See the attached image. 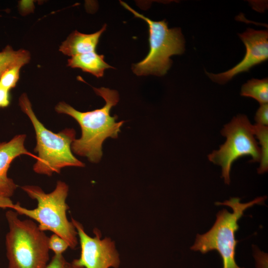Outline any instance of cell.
Masks as SVG:
<instances>
[{
  "instance_id": "6da1fadb",
  "label": "cell",
  "mask_w": 268,
  "mask_h": 268,
  "mask_svg": "<svg viewBox=\"0 0 268 268\" xmlns=\"http://www.w3.org/2000/svg\"><path fill=\"white\" fill-rule=\"evenodd\" d=\"M93 89L105 101L102 108L80 112L62 101L56 105L55 110L59 114H66L73 118L81 128V136L72 143L71 150L77 155L86 157L90 162L97 163L102 156L104 141L108 137L117 138L124 122H117V116L110 115L112 108L119 100L118 92L105 87Z\"/></svg>"
},
{
  "instance_id": "7a4b0ae2",
  "label": "cell",
  "mask_w": 268,
  "mask_h": 268,
  "mask_svg": "<svg viewBox=\"0 0 268 268\" xmlns=\"http://www.w3.org/2000/svg\"><path fill=\"white\" fill-rule=\"evenodd\" d=\"M21 189L31 199L37 201V206L28 209L17 202L14 203L12 209L18 214L25 215L36 221L41 230L50 231L59 235L67 242L69 248L74 249L78 244V236L74 225L67 216L69 208L66 202L68 185L63 181H58L55 189L49 193H46L35 185H24Z\"/></svg>"
},
{
  "instance_id": "3957f363",
  "label": "cell",
  "mask_w": 268,
  "mask_h": 268,
  "mask_svg": "<svg viewBox=\"0 0 268 268\" xmlns=\"http://www.w3.org/2000/svg\"><path fill=\"white\" fill-rule=\"evenodd\" d=\"M19 105L30 120L35 132L34 151L38 153L33 167L35 173L51 176L55 173H60L66 167L84 166L72 152L71 146L76 134L74 129H65L58 133L47 129L37 118L26 93L20 96Z\"/></svg>"
},
{
  "instance_id": "277c9868",
  "label": "cell",
  "mask_w": 268,
  "mask_h": 268,
  "mask_svg": "<svg viewBox=\"0 0 268 268\" xmlns=\"http://www.w3.org/2000/svg\"><path fill=\"white\" fill-rule=\"evenodd\" d=\"M18 215L11 209L5 213L8 268H45L49 261V237L34 221L22 220Z\"/></svg>"
},
{
  "instance_id": "5b68a950",
  "label": "cell",
  "mask_w": 268,
  "mask_h": 268,
  "mask_svg": "<svg viewBox=\"0 0 268 268\" xmlns=\"http://www.w3.org/2000/svg\"><path fill=\"white\" fill-rule=\"evenodd\" d=\"M265 199L266 197H259L243 203L240 202V199L232 198L223 202H216L217 205L230 206L233 212L230 213L225 209L219 211L211 228L205 234L197 235L191 250L199 251L202 254L216 250L221 257L223 268H242L235 261L236 247L238 243L235 239V233L239 228L237 222L247 208L256 204L262 203Z\"/></svg>"
},
{
  "instance_id": "8992f818",
  "label": "cell",
  "mask_w": 268,
  "mask_h": 268,
  "mask_svg": "<svg viewBox=\"0 0 268 268\" xmlns=\"http://www.w3.org/2000/svg\"><path fill=\"white\" fill-rule=\"evenodd\" d=\"M121 4L136 17L144 20L149 28V51L146 57L133 66L137 75L162 76L170 68V57L181 55L185 51V39L179 28H169L165 20L153 21L137 12L124 1Z\"/></svg>"
},
{
  "instance_id": "52a82bcc",
  "label": "cell",
  "mask_w": 268,
  "mask_h": 268,
  "mask_svg": "<svg viewBox=\"0 0 268 268\" xmlns=\"http://www.w3.org/2000/svg\"><path fill=\"white\" fill-rule=\"evenodd\" d=\"M226 141L219 149L208 155L209 160L221 167L222 177L225 184L230 183V173L233 162L246 155L251 162H260L261 151L254 134L253 125L244 114H238L224 125L221 131Z\"/></svg>"
},
{
  "instance_id": "ba28073f",
  "label": "cell",
  "mask_w": 268,
  "mask_h": 268,
  "mask_svg": "<svg viewBox=\"0 0 268 268\" xmlns=\"http://www.w3.org/2000/svg\"><path fill=\"white\" fill-rule=\"evenodd\" d=\"M79 238L80 255L73 261L82 268H118L120 265L119 255L115 242L111 238L101 239V233L94 229V236H89L84 231L83 225L76 220L71 218Z\"/></svg>"
},
{
  "instance_id": "9c48e42d",
  "label": "cell",
  "mask_w": 268,
  "mask_h": 268,
  "mask_svg": "<svg viewBox=\"0 0 268 268\" xmlns=\"http://www.w3.org/2000/svg\"><path fill=\"white\" fill-rule=\"evenodd\" d=\"M239 36L246 47V54L243 59L230 69L213 74L206 72L214 82L224 84L237 74L248 71L253 67L260 64L268 58V32L266 30L247 29Z\"/></svg>"
},
{
  "instance_id": "30bf717a",
  "label": "cell",
  "mask_w": 268,
  "mask_h": 268,
  "mask_svg": "<svg viewBox=\"0 0 268 268\" xmlns=\"http://www.w3.org/2000/svg\"><path fill=\"white\" fill-rule=\"evenodd\" d=\"M26 135H16L9 141L0 142V195L10 198L17 186L7 176V171L13 160L21 155H27L35 159L37 156L29 152L24 146Z\"/></svg>"
},
{
  "instance_id": "8fae6325",
  "label": "cell",
  "mask_w": 268,
  "mask_h": 268,
  "mask_svg": "<svg viewBox=\"0 0 268 268\" xmlns=\"http://www.w3.org/2000/svg\"><path fill=\"white\" fill-rule=\"evenodd\" d=\"M106 25L92 34L81 33L77 30L71 33L60 46L59 51L64 55H75L95 52L101 34L106 30Z\"/></svg>"
},
{
  "instance_id": "7c38bea8",
  "label": "cell",
  "mask_w": 268,
  "mask_h": 268,
  "mask_svg": "<svg viewBox=\"0 0 268 268\" xmlns=\"http://www.w3.org/2000/svg\"><path fill=\"white\" fill-rule=\"evenodd\" d=\"M67 66L79 68L99 78L102 77L106 69L113 68L104 60V56L98 55L96 51L75 55L67 60Z\"/></svg>"
},
{
  "instance_id": "4fadbf2b",
  "label": "cell",
  "mask_w": 268,
  "mask_h": 268,
  "mask_svg": "<svg viewBox=\"0 0 268 268\" xmlns=\"http://www.w3.org/2000/svg\"><path fill=\"white\" fill-rule=\"evenodd\" d=\"M30 60V53L23 49L14 50L9 45L0 52V77L7 69L15 67H23Z\"/></svg>"
},
{
  "instance_id": "5bb4252c",
  "label": "cell",
  "mask_w": 268,
  "mask_h": 268,
  "mask_svg": "<svg viewBox=\"0 0 268 268\" xmlns=\"http://www.w3.org/2000/svg\"><path fill=\"white\" fill-rule=\"evenodd\" d=\"M241 95L251 97L256 100L260 104L268 102V79L252 78L243 84L241 88Z\"/></svg>"
},
{
  "instance_id": "9a60e30c",
  "label": "cell",
  "mask_w": 268,
  "mask_h": 268,
  "mask_svg": "<svg viewBox=\"0 0 268 268\" xmlns=\"http://www.w3.org/2000/svg\"><path fill=\"white\" fill-rule=\"evenodd\" d=\"M254 135L258 139L260 145L261 159L258 173L263 174L268 170V127L258 124L253 125Z\"/></svg>"
},
{
  "instance_id": "2e32d148",
  "label": "cell",
  "mask_w": 268,
  "mask_h": 268,
  "mask_svg": "<svg viewBox=\"0 0 268 268\" xmlns=\"http://www.w3.org/2000/svg\"><path fill=\"white\" fill-rule=\"evenodd\" d=\"M21 66H15L5 71L0 77V86L10 91L14 88L19 79Z\"/></svg>"
},
{
  "instance_id": "e0dca14e",
  "label": "cell",
  "mask_w": 268,
  "mask_h": 268,
  "mask_svg": "<svg viewBox=\"0 0 268 268\" xmlns=\"http://www.w3.org/2000/svg\"><path fill=\"white\" fill-rule=\"evenodd\" d=\"M48 246L55 255L63 254L69 247L67 242L59 235L53 233L49 237Z\"/></svg>"
},
{
  "instance_id": "ac0fdd59",
  "label": "cell",
  "mask_w": 268,
  "mask_h": 268,
  "mask_svg": "<svg viewBox=\"0 0 268 268\" xmlns=\"http://www.w3.org/2000/svg\"><path fill=\"white\" fill-rule=\"evenodd\" d=\"M45 268H82L76 265L73 261L71 262L67 261L63 254L55 255Z\"/></svg>"
},
{
  "instance_id": "d6986e66",
  "label": "cell",
  "mask_w": 268,
  "mask_h": 268,
  "mask_svg": "<svg viewBox=\"0 0 268 268\" xmlns=\"http://www.w3.org/2000/svg\"><path fill=\"white\" fill-rule=\"evenodd\" d=\"M255 120L257 124L268 126V104H261L256 112Z\"/></svg>"
},
{
  "instance_id": "ffe728a7",
  "label": "cell",
  "mask_w": 268,
  "mask_h": 268,
  "mask_svg": "<svg viewBox=\"0 0 268 268\" xmlns=\"http://www.w3.org/2000/svg\"><path fill=\"white\" fill-rule=\"evenodd\" d=\"M9 103V90L0 86V108L6 107Z\"/></svg>"
},
{
  "instance_id": "44dd1931",
  "label": "cell",
  "mask_w": 268,
  "mask_h": 268,
  "mask_svg": "<svg viewBox=\"0 0 268 268\" xmlns=\"http://www.w3.org/2000/svg\"><path fill=\"white\" fill-rule=\"evenodd\" d=\"M14 203L10 198L6 197L0 195V207L2 208H10L12 209Z\"/></svg>"
}]
</instances>
